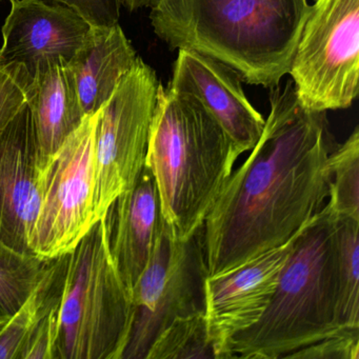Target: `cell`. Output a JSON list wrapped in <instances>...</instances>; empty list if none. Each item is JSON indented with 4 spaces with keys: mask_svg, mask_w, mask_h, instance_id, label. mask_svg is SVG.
<instances>
[{
    "mask_svg": "<svg viewBox=\"0 0 359 359\" xmlns=\"http://www.w3.org/2000/svg\"><path fill=\"white\" fill-rule=\"evenodd\" d=\"M257 144L231 173L203 222L209 277L224 274L293 238L323 209L337 144L325 112L300 104L292 79L270 89Z\"/></svg>",
    "mask_w": 359,
    "mask_h": 359,
    "instance_id": "cell-1",
    "label": "cell"
},
{
    "mask_svg": "<svg viewBox=\"0 0 359 359\" xmlns=\"http://www.w3.org/2000/svg\"><path fill=\"white\" fill-rule=\"evenodd\" d=\"M155 34L173 49L213 58L253 86L289 74L308 0H152Z\"/></svg>",
    "mask_w": 359,
    "mask_h": 359,
    "instance_id": "cell-2",
    "label": "cell"
},
{
    "mask_svg": "<svg viewBox=\"0 0 359 359\" xmlns=\"http://www.w3.org/2000/svg\"><path fill=\"white\" fill-rule=\"evenodd\" d=\"M238 157L196 98L159 83L144 165L156 184L161 218L175 238H188L203 226Z\"/></svg>",
    "mask_w": 359,
    "mask_h": 359,
    "instance_id": "cell-3",
    "label": "cell"
},
{
    "mask_svg": "<svg viewBox=\"0 0 359 359\" xmlns=\"http://www.w3.org/2000/svg\"><path fill=\"white\" fill-rule=\"evenodd\" d=\"M336 222L330 205L298 233L262 318L237 334L228 358L278 359L344 330L338 315Z\"/></svg>",
    "mask_w": 359,
    "mask_h": 359,
    "instance_id": "cell-4",
    "label": "cell"
},
{
    "mask_svg": "<svg viewBox=\"0 0 359 359\" xmlns=\"http://www.w3.org/2000/svg\"><path fill=\"white\" fill-rule=\"evenodd\" d=\"M131 295L100 219L68 254L56 359H121L132 325Z\"/></svg>",
    "mask_w": 359,
    "mask_h": 359,
    "instance_id": "cell-5",
    "label": "cell"
},
{
    "mask_svg": "<svg viewBox=\"0 0 359 359\" xmlns=\"http://www.w3.org/2000/svg\"><path fill=\"white\" fill-rule=\"evenodd\" d=\"M208 277L203 224L177 239L161 218L152 255L131 292V330L121 359H147L174 321L205 314Z\"/></svg>",
    "mask_w": 359,
    "mask_h": 359,
    "instance_id": "cell-6",
    "label": "cell"
},
{
    "mask_svg": "<svg viewBox=\"0 0 359 359\" xmlns=\"http://www.w3.org/2000/svg\"><path fill=\"white\" fill-rule=\"evenodd\" d=\"M100 111L41 165V203L28 237L31 253L53 260L71 253L98 222L94 203L95 135Z\"/></svg>",
    "mask_w": 359,
    "mask_h": 359,
    "instance_id": "cell-7",
    "label": "cell"
},
{
    "mask_svg": "<svg viewBox=\"0 0 359 359\" xmlns=\"http://www.w3.org/2000/svg\"><path fill=\"white\" fill-rule=\"evenodd\" d=\"M289 75L308 110L352 106L359 89V0H316L311 6Z\"/></svg>",
    "mask_w": 359,
    "mask_h": 359,
    "instance_id": "cell-8",
    "label": "cell"
},
{
    "mask_svg": "<svg viewBox=\"0 0 359 359\" xmlns=\"http://www.w3.org/2000/svg\"><path fill=\"white\" fill-rule=\"evenodd\" d=\"M159 83L155 71L138 57L100 110L94 188L98 220L144 169Z\"/></svg>",
    "mask_w": 359,
    "mask_h": 359,
    "instance_id": "cell-9",
    "label": "cell"
},
{
    "mask_svg": "<svg viewBox=\"0 0 359 359\" xmlns=\"http://www.w3.org/2000/svg\"><path fill=\"white\" fill-rule=\"evenodd\" d=\"M298 233L229 272L208 277L205 315L216 359H228L231 339L255 325L266 312Z\"/></svg>",
    "mask_w": 359,
    "mask_h": 359,
    "instance_id": "cell-10",
    "label": "cell"
},
{
    "mask_svg": "<svg viewBox=\"0 0 359 359\" xmlns=\"http://www.w3.org/2000/svg\"><path fill=\"white\" fill-rule=\"evenodd\" d=\"M1 29L0 66L20 65L32 79L60 62H70L92 27L79 12L46 0H10Z\"/></svg>",
    "mask_w": 359,
    "mask_h": 359,
    "instance_id": "cell-11",
    "label": "cell"
},
{
    "mask_svg": "<svg viewBox=\"0 0 359 359\" xmlns=\"http://www.w3.org/2000/svg\"><path fill=\"white\" fill-rule=\"evenodd\" d=\"M41 165L28 102L0 131V241L27 253L41 203Z\"/></svg>",
    "mask_w": 359,
    "mask_h": 359,
    "instance_id": "cell-12",
    "label": "cell"
},
{
    "mask_svg": "<svg viewBox=\"0 0 359 359\" xmlns=\"http://www.w3.org/2000/svg\"><path fill=\"white\" fill-rule=\"evenodd\" d=\"M168 88L196 98L226 132L239 156L259 140L266 121L245 96L241 76L222 62L180 50Z\"/></svg>",
    "mask_w": 359,
    "mask_h": 359,
    "instance_id": "cell-13",
    "label": "cell"
},
{
    "mask_svg": "<svg viewBox=\"0 0 359 359\" xmlns=\"http://www.w3.org/2000/svg\"><path fill=\"white\" fill-rule=\"evenodd\" d=\"M104 220L111 256L131 295L150 260L161 226L158 192L146 165L134 186L111 205Z\"/></svg>",
    "mask_w": 359,
    "mask_h": 359,
    "instance_id": "cell-14",
    "label": "cell"
},
{
    "mask_svg": "<svg viewBox=\"0 0 359 359\" xmlns=\"http://www.w3.org/2000/svg\"><path fill=\"white\" fill-rule=\"evenodd\" d=\"M137 58L119 24L92 27L83 48L69 62L83 114L104 106Z\"/></svg>",
    "mask_w": 359,
    "mask_h": 359,
    "instance_id": "cell-15",
    "label": "cell"
},
{
    "mask_svg": "<svg viewBox=\"0 0 359 359\" xmlns=\"http://www.w3.org/2000/svg\"><path fill=\"white\" fill-rule=\"evenodd\" d=\"M29 106L43 163L86 116L69 62L50 67L33 79Z\"/></svg>",
    "mask_w": 359,
    "mask_h": 359,
    "instance_id": "cell-16",
    "label": "cell"
},
{
    "mask_svg": "<svg viewBox=\"0 0 359 359\" xmlns=\"http://www.w3.org/2000/svg\"><path fill=\"white\" fill-rule=\"evenodd\" d=\"M68 254L50 260L28 299L0 321V359H20V352L41 319L62 300Z\"/></svg>",
    "mask_w": 359,
    "mask_h": 359,
    "instance_id": "cell-17",
    "label": "cell"
},
{
    "mask_svg": "<svg viewBox=\"0 0 359 359\" xmlns=\"http://www.w3.org/2000/svg\"><path fill=\"white\" fill-rule=\"evenodd\" d=\"M336 266L341 329H359V222L337 217Z\"/></svg>",
    "mask_w": 359,
    "mask_h": 359,
    "instance_id": "cell-18",
    "label": "cell"
},
{
    "mask_svg": "<svg viewBox=\"0 0 359 359\" xmlns=\"http://www.w3.org/2000/svg\"><path fill=\"white\" fill-rule=\"evenodd\" d=\"M49 262L0 241V321L13 315L28 299Z\"/></svg>",
    "mask_w": 359,
    "mask_h": 359,
    "instance_id": "cell-19",
    "label": "cell"
},
{
    "mask_svg": "<svg viewBox=\"0 0 359 359\" xmlns=\"http://www.w3.org/2000/svg\"><path fill=\"white\" fill-rule=\"evenodd\" d=\"M332 182L327 205L336 217L359 222V129L330 154Z\"/></svg>",
    "mask_w": 359,
    "mask_h": 359,
    "instance_id": "cell-20",
    "label": "cell"
},
{
    "mask_svg": "<svg viewBox=\"0 0 359 359\" xmlns=\"http://www.w3.org/2000/svg\"><path fill=\"white\" fill-rule=\"evenodd\" d=\"M216 359L205 314L174 321L157 337L147 359Z\"/></svg>",
    "mask_w": 359,
    "mask_h": 359,
    "instance_id": "cell-21",
    "label": "cell"
},
{
    "mask_svg": "<svg viewBox=\"0 0 359 359\" xmlns=\"http://www.w3.org/2000/svg\"><path fill=\"white\" fill-rule=\"evenodd\" d=\"M33 79L20 65L0 66V131L30 100Z\"/></svg>",
    "mask_w": 359,
    "mask_h": 359,
    "instance_id": "cell-22",
    "label": "cell"
},
{
    "mask_svg": "<svg viewBox=\"0 0 359 359\" xmlns=\"http://www.w3.org/2000/svg\"><path fill=\"white\" fill-rule=\"evenodd\" d=\"M287 358L359 359V329L344 330L309 344Z\"/></svg>",
    "mask_w": 359,
    "mask_h": 359,
    "instance_id": "cell-23",
    "label": "cell"
},
{
    "mask_svg": "<svg viewBox=\"0 0 359 359\" xmlns=\"http://www.w3.org/2000/svg\"><path fill=\"white\" fill-rule=\"evenodd\" d=\"M60 306V302L37 323L20 352V359H56Z\"/></svg>",
    "mask_w": 359,
    "mask_h": 359,
    "instance_id": "cell-24",
    "label": "cell"
},
{
    "mask_svg": "<svg viewBox=\"0 0 359 359\" xmlns=\"http://www.w3.org/2000/svg\"><path fill=\"white\" fill-rule=\"evenodd\" d=\"M79 12L91 26L110 27L119 24L123 9L137 10L136 0H51Z\"/></svg>",
    "mask_w": 359,
    "mask_h": 359,
    "instance_id": "cell-25",
    "label": "cell"
},
{
    "mask_svg": "<svg viewBox=\"0 0 359 359\" xmlns=\"http://www.w3.org/2000/svg\"><path fill=\"white\" fill-rule=\"evenodd\" d=\"M152 0H137V8H150Z\"/></svg>",
    "mask_w": 359,
    "mask_h": 359,
    "instance_id": "cell-26",
    "label": "cell"
}]
</instances>
